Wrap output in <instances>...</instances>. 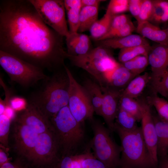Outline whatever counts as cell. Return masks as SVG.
Listing matches in <instances>:
<instances>
[{
	"instance_id": "83f0119b",
	"label": "cell",
	"mask_w": 168,
	"mask_h": 168,
	"mask_svg": "<svg viewBox=\"0 0 168 168\" xmlns=\"http://www.w3.org/2000/svg\"><path fill=\"white\" fill-rule=\"evenodd\" d=\"M115 123L123 129L132 131L138 128L136 118L119 106Z\"/></svg>"
},
{
	"instance_id": "7bdbcfd3",
	"label": "cell",
	"mask_w": 168,
	"mask_h": 168,
	"mask_svg": "<svg viewBox=\"0 0 168 168\" xmlns=\"http://www.w3.org/2000/svg\"><path fill=\"white\" fill-rule=\"evenodd\" d=\"M104 0H81L82 7L87 6H99L100 3Z\"/></svg>"
},
{
	"instance_id": "30bf717a",
	"label": "cell",
	"mask_w": 168,
	"mask_h": 168,
	"mask_svg": "<svg viewBox=\"0 0 168 168\" xmlns=\"http://www.w3.org/2000/svg\"><path fill=\"white\" fill-rule=\"evenodd\" d=\"M65 68L70 80L68 106L76 119L83 125L86 120L93 119L94 111L82 85L77 82L66 65Z\"/></svg>"
},
{
	"instance_id": "cb8c5ba5",
	"label": "cell",
	"mask_w": 168,
	"mask_h": 168,
	"mask_svg": "<svg viewBox=\"0 0 168 168\" xmlns=\"http://www.w3.org/2000/svg\"><path fill=\"white\" fill-rule=\"evenodd\" d=\"M153 7L149 21L158 26L160 24L168 21V1L153 0Z\"/></svg>"
},
{
	"instance_id": "d6986e66",
	"label": "cell",
	"mask_w": 168,
	"mask_h": 168,
	"mask_svg": "<svg viewBox=\"0 0 168 168\" xmlns=\"http://www.w3.org/2000/svg\"><path fill=\"white\" fill-rule=\"evenodd\" d=\"M137 32L140 35L161 44L168 45V34L166 29H162L149 21L138 24Z\"/></svg>"
},
{
	"instance_id": "ab89813d",
	"label": "cell",
	"mask_w": 168,
	"mask_h": 168,
	"mask_svg": "<svg viewBox=\"0 0 168 168\" xmlns=\"http://www.w3.org/2000/svg\"><path fill=\"white\" fill-rule=\"evenodd\" d=\"M128 11L136 20L139 13L142 0H128Z\"/></svg>"
},
{
	"instance_id": "f35d334b",
	"label": "cell",
	"mask_w": 168,
	"mask_h": 168,
	"mask_svg": "<svg viewBox=\"0 0 168 168\" xmlns=\"http://www.w3.org/2000/svg\"><path fill=\"white\" fill-rule=\"evenodd\" d=\"M0 168H32L25 161L18 157L14 161H9L5 163Z\"/></svg>"
},
{
	"instance_id": "bcb514c9",
	"label": "cell",
	"mask_w": 168,
	"mask_h": 168,
	"mask_svg": "<svg viewBox=\"0 0 168 168\" xmlns=\"http://www.w3.org/2000/svg\"><path fill=\"white\" fill-rule=\"evenodd\" d=\"M167 29V33H168V27H167V28L166 29Z\"/></svg>"
},
{
	"instance_id": "7a4b0ae2",
	"label": "cell",
	"mask_w": 168,
	"mask_h": 168,
	"mask_svg": "<svg viewBox=\"0 0 168 168\" xmlns=\"http://www.w3.org/2000/svg\"><path fill=\"white\" fill-rule=\"evenodd\" d=\"M69 86V78L64 66L42 80L40 86L30 95L27 103L50 121L61 109L68 105Z\"/></svg>"
},
{
	"instance_id": "ee69618b",
	"label": "cell",
	"mask_w": 168,
	"mask_h": 168,
	"mask_svg": "<svg viewBox=\"0 0 168 168\" xmlns=\"http://www.w3.org/2000/svg\"><path fill=\"white\" fill-rule=\"evenodd\" d=\"M64 1L66 10L81 3V0H64Z\"/></svg>"
},
{
	"instance_id": "3957f363",
	"label": "cell",
	"mask_w": 168,
	"mask_h": 168,
	"mask_svg": "<svg viewBox=\"0 0 168 168\" xmlns=\"http://www.w3.org/2000/svg\"><path fill=\"white\" fill-rule=\"evenodd\" d=\"M114 131L117 132L120 140V168L156 167L144 141L141 127L127 131L115 123Z\"/></svg>"
},
{
	"instance_id": "e0dca14e",
	"label": "cell",
	"mask_w": 168,
	"mask_h": 168,
	"mask_svg": "<svg viewBox=\"0 0 168 168\" xmlns=\"http://www.w3.org/2000/svg\"><path fill=\"white\" fill-rule=\"evenodd\" d=\"M136 76L121 63L106 76V86L121 90L125 88Z\"/></svg>"
},
{
	"instance_id": "e575fe53",
	"label": "cell",
	"mask_w": 168,
	"mask_h": 168,
	"mask_svg": "<svg viewBox=\"0 0 168 168\" xmlns=\"http://www.w3.org/2000/svg\"><path fill=\"white\" fill-rule=\"evenodd\" d=\"M153 7V0H142L139 13L136 19L138 24L149 21L152 15Z\"/></svg>"
},
{
	"instance_id": "f1b7e54d",
	"label": "cell",
	"mask_w": 168,
	"mask_h": 168,
	"mask_svg": "<svg viewBox=\"0 0 168 168\" xmlns=\"http://www.w3.org/2000/svg\"><path fill=\"white\" fill-rule=\"evenodd\" d=\"M121 63L136 77L145 70L149 64V62L147 56L140 55Z\"/></svg>"
},
{
	"instance_id": "836d02e7",
	"label": "cell",
	"mask_w": 168,
	"mask_h": 168,
	"mask_svg": "<svg viewBox=\"0 0 168 168\" xmlns=\"http://www.w3.org/2000/svg\"><path fill=\"white\" fill-rule=\"evenodd\" d=\"M128 0H111L107 11L113 16L128 11Z\"/></svg>"
},
{
	"instance_id": "5b68a950",
	"label": "cell",
	"mask_w": 168,
	"mask_h": 168,
	"mask_svg": "<svg viewBox=\"0 0 168 168\" xmlns=\"http://www.w3.org/2000/svg\"><path fill=\"white\" fill-rule=\"evenodd\" d=\"M67 58L73 65L89 73L101 87L106 86V76L119 64L109 49L99 46L84 54L72 56L68 54Z\"/></svg>"
},
{
	"instance_id": "8fae6325",
	"label": "cell",
	"mask_w": 168,
	"mask_h": 168,
	"mask_svg": "<svg viewBox=\"0 0 168 168\" xmlns=\"http://www.w3.org/2000/svg\"><path fill=\"white\" fill-rule=\"evenodd\" d=\"M39 135L25 124L14 119V147L19 158L27 161L35 146Z\"/></svg>"
},
{
	"instance_id": "f546056e",
	"label": "cell",
	"mask_w": 168,
	"mask_h": 168,
	"mask_svg": "<svg viewBox=\"0 0 168 168\" xmlns=\"http://www.w3.org/2000/svg\"><path fill=\"white\" fill-rule=\"evenodd\" d=\"M150 105L155 108L158 116L162 120L168 122V102L158 96L156 93L148 99L147 101Z\"/></svg>"
},
{
	"instance_id": "4316f807",
	"label": "cell",
	"mask_w": 168,
	"mask_h": 168,
	"mask_svg": "<svg viewBox=\"0 0 168 168\" xmlns=\"http://www.w3.org/2000/svg\"><path fill=\"white\" fill-rule=\"evenodd\" d=\"M119 106L133 116L137 122H140L142 116V108L140 101L134 98L120 95Z\"/></svg>"
},
{
	"instance_id": "8d00e7d4",
	"label": "cell",
	"mask_w": 168,
	"mask_h": 168,
	"mask_svg": "<svg viewBox=\"0 0 168 168\" xmlns=\"http://www.w3.org/2000/svg\"><path fill=\"white\" fill-rule=\"evenodd\" d=\"M130 20L129 16L126 14H120L114 16L113 17L109 30L107 33L116 30Z\"/></svg>"
},
{
	"instance_id": "d4e9b609",
	"label": "cell",
	"mask_w": 168,
	"mask_h": 168,
	"mask_svg": "<svg viewBox=\"0 0 168 168\" xmlns=\"http://www.w3.org/2000/svg\"><path fill=\"white\" fill-rule=\"evenodd\" d=\"M113 16L106 10L103 16L94 23L89 30L93 39L97 41L108 32Z\"/></svg>"
},
{
	"instance_id": "74e56055",
	"label": "cell",
	"mask_w": 168,
	"mask_h": 168,
	"mask_svg": "<svg viewBox=\"0 0 168 168\" xmlns=\"http://www.w3.org/2000/svg\"><path fill=\"white\" fill-rule=\"evenodd\" d=\"M86 153L82 163V168H108L101 161Z\"/></svg>"
},
{
	"instance_id": "603a6c76",
	"label": "cell",
	"mask_w": 168,
	"mask_h": 168,
	"mask_svg": "<svg viewBox=\"0 0 168 168\" xmlns=\"http://www.w3.org/2000/svg\"><path fill=\"white\" fill-rule=\"evenodd\" d=\"M99 6L82 7L79 17V26L78 32L82 33L89 30L98 20Z\"/></svg>"
},
{
	"instance_id": "60d3db41",
	"label": "cell",
	"mask_w": 168,
	"mask_h": 168,
	"mask_svg": "<svg viewBox=\"0 0 168 168\" xmlns=\"http://www.w3.org/2000/svg\"><path fill=\"white\" fill-rule=\"evenodd\" d=\"M53 168H74L72 156L61 157Z\"/></svg>"
},
{
	"instance_id": "4fadbf2b",
	"label": "cell",
	"mask_w": 168,
	"mask_h": 168,
	"mask_svg": "<svg viewBox=\"0 0 168 168\" xmlns=\"http://www.w3.org/2000/svg\"><path fill=\"white\" fill-rule=\"evenodd\" d=\"M103 97L101 114L111 131H114L115 121L119 107V102L122 91L107 86L101 87Z\"/></svg>"
},
{
	"instance_id": "d590c367",
	"label": "cell",
	"mask_w": 168,
	"mask_h": 168,
	"mask_svg": "<svg viewBox=\"0 0 168 168\" xmlns=\"http://www.w3.org/2000/svg\"><path fill=\"white\" fill-rule=\"evenodd\" d=\"M155 93L168 98V71L156 82L151 84Z\"/></svg>"
},
{
	"instance_id": "484cf974",
	"label": "cell",
	"mask_w": 168,
	"mask_h": 168,
	"mask_svg": "<svg viewBox=\"0 0 168 168\" xmlns=\"http://www.w3.org/2000/svg\"><path fill=\"white\" fill-rule=\"evenodd\" d=\"M151 47L148 44L120 49L118 59L121 63H123L139 55L148 56Z\"/></svg>"
},
{
	"instance_id": "f6af8a7d",
	"label": "cell",
	"mask_w": 168,
	"mask_h": 168,
	"mask_svg": "<svg viewBox=\"0 0 168 168\" xmlns=\"http://www.w3.org/2000/svg\"><path fill=\"white\" fill-rule=\"evenodd\" d=\"M159 168H168V156L161 158L159 162Z\"/></svg>"
},
{
	"instance_id": "7402d4cb",
	"label": "cell",
	"mask_w": 168,
	"mask_h": 168,
	"mask_svg": "<svg viewBox=\"0 0 168 168\" xmlns=\"http://www.w3.org/2000/svg\"><path fill=\"white\" fill-rule=\"evenodd\" d=\"M151 77L147 72L138 76L133 78L121 91V95L135 98L140 96Z\"/></svg>"
},
{
	"instance_id": "b9f144b4",
	"label": "cell",
	"mask_w": 168,
	"mask_h": 168,
	"mask_svg": "<svg viewBox=\"0 0 168 168\" xmlns=\"http://www.w3.org/2000/svg\"><path fill=\"white\" fill-rule=\"evenodd\" d=\"M6 151L5 149L0 147V167L5 163L10 161L11 159L8 157Z\"/></svg>"
},
{
	"instance_id": "44dd1931",
	"label": "cell",
	"mask_w": 168,
	"mask_h": 168,
	"mask_svg": "<svg viewBox=\"0 0 168 168\" xmlns=\"http://www.w3.org/2000/svg\"><path fill=\"white\" fill-rule=\"evenodd\" d=\"M96 114L100 116L103 94L100 86L89 78L86 79L82 85Z\"/></svg>"
},
{
	"instance_id": "9c48e42d",
	"label": "cell",
	"mask_w": 168,
	"mask_h": 168,
	"mask_svg": "<svg viewBox=\"0 0 168 168\" xmlns=\"http://www.w3.org/2000/svg\"><path fill=\"white\" fill-rule=\"evenodd\" d=\"M29 0L46 24L63 37L69 34L64 0Z\"/></svg>"
},
{
	"instance_id": "8992f818",
	"label": "cell",
	"mask_w": 168,
	"mask_h": 168,
	"mask_svg": "<svg viewBox=\"0 0 168 168\" xmlns=\"http://www.w3.org/2000/svg\"><path fill=\"white\" fill-rule=\"evenodd\" d=\"M0 65L12 81L26 88L36 86L48 76L42 68L0 50Z\"/></svg>"
},
{
	"instance_id": "277c9868",
	"label": "cell",
	"mask_w": 168,
	"mask_h": 168,
	"mask_svg": "<svg viewBox=\"0 0 168 168\" xmlns=\"http://www.w3.org/2000/svg\"><path fill=\"white\" fill-rule=\"evenodd\" d=\"M50 121L57 138L61 157L76 155L84 137L83 125L76 119L68 105L61 109Z\"/></svg>"
},
{
	"instance_id": "9a60e30c",
	"label": "cell",
	"mask_w": 168,
	"mask_h": 168,
	"mask_svg": "<svg viewBox=\"0 0 168 168\" xmlns=\"http://www.w3.org/2000/svg\"><path fill=\"white\" fill-rule=\"evenodd\" d=\"M148 58L151 68L152 84L168 71V45L157 44L152 47Z\"/></svg>"
},
{
	"instance_id": "52a82bcc",
	"label": "cell",
	"mask_w": 168,
	"mask_h": 168,
	"mask_svg": "<svg viewBox=\"0 0 168 168\" xmlns=\"http://www.w3.org/2000/svg\"><path fill=\"white\" fill-rule=\"evenodd\" d=\"M93 133L90 143L94 157L108 168L120 167L121 148L114 141L107 129L100 121L90 120Z\"/></svg>"
},
{
	"instance_id": "2e32d148",
	"label": "cell",
	"mask_w": 168,
	"mask_h": 168,
	"mask_svg": "<svg viewBox=\"0 0 168 168\" xmlns=\"http://www.w3.org/2000/svg\"><path fill=\"white\" fill-rule=\"evenodd\" d=\"M67 54L70 55L84 54L90 50L91 41L86 35L78 32L70 33L65 37Z\"/></svg>"
},
{
	"instance_id": "6da1fadb",
	"label": "cell",
	"mask_w": 168,
	"mask_h": 168,
	"mask_svg": "<svg viewBox=\"0 0 168 168\" xmlns=\"http://www.w3.org/2000/svg\"><path fill=\"white\" fill-rule=\"evenodd\" d=\"M63 37L42 20L29 0L0 1V50L43 70L64 68Z\"/></svg>"
},
{
	"instance_id": "4dcf8cb0",
	"label": "cell",
	"mask_w": 168,
	"mask_h": 168,
	"mask_svg": "<svg viewBox=\"0 0 168 168\" xmlns=\"http://www.w3.org/2000/svg\"><path fill=\"white\" fill-rule=\"evenodd\" d=\"M11 118L5 114H0V146L7 151L9 150V136L11 124Z\"/></svg>"
},
{
	"instance_id": "d6a6232c",
	"label": "cell",
	"mask_w": 168,
	"mask_h": 168,
	"mask_svg": "<svg viewBox=\"0 0 168 168\" xmlns=\"http://www.w3.org/2000/svg\"><path fill=\"white\" fill-rule=\"evenodd\" d=\"M133 23L130 20L124 25L118 29L111 32L107 33L97 41L124 37L132 34L135 30Z\"/></svg>"
},
{
	"instance_id": "ba28073f",
	"label": "cell",
	"mask_w": 168,
	"mask_h": 168,
	"mask_svg": "<svg viewBox=\"0 0 168 168\" xmlns=\"http://www.w3.org/2000/svg\"><path fill=\"white\" fill-rule=\"evenodd\" d=\"M54 129L39 135L26 162L32 168H53L60 158Z\"/></svg>"
},
{
	"instance_id": "7c38bea8",
	"label": "cell",
	"mask_w": 168,
	"mask_h": 168,
	"mask_svg": "<svg viewBox=\"0 0 168 168\" xmlns=\"http://www.w3.org/2000/svg\"><path fill=\"white\" fill-rule=\"evenodd\" d=\"M140 101L142 112L141 121L142 135L151 158L156 167L158 163L157 137L150 105L147 102Z\"/></svg>"
},
{
	"instance_id": "ac0fdd59",
	"label": "cell",
	"mask_w": 168,
	"mask_h": 168,
	"mask_svg": "<svg viewBox=\"0 0 168 168\" xmlns=\"http://www.w3.org/2000/svg\"><path fill=\"white\" fill-rule=\"evenodd\" d=\"M99 41V45L107 48L121 49L141 45L149 44L140 35L131 34L126 36L109 39Z\"/></svg>"
},
{
	"instance_id": "ffe728a7",
	"label": "cell",
	"mask_w": 168,
	"mask_h": 168,
	"mask_svg": "<svg viewBox=\"0 0 168 168\" xmlns=\"http://www.w3.org/2000/svg\"><path fill=\"white\" fill-rule=\"evenodd\" d=\"M152 114L157 135V155L161 158L168 154V122L158 115Z\"/></svg>"
},
{
	"instance_id": "5bb4252c",
	"label": "cell",
	"mask_w": 168,
	"mask_h": 168,
	"mask_svg": "<svg viewBox=\"0 0 168 168\" xmlns=\"http://www.w3.org/2000/svg\"><path fill=\"white\" fill-rule=\"evenodd\" d=\"M15 119L25 124L39 134L54 129L50 121L35 107L28 103Z\"/></svg>"
},
{
	"instance_id": "1f68e13d",
	"label": "cell",
	"mask_w": 168,
	"mask_h": 168,
	"mask_svg": "<svg viewBox=\"0 0 168 168\" xmlns=\"http://www.w3.org/2000/svg\"><path fill=\"white\" fill-rule=\"evenodd\" d=\"M81 3L66 10L70 33L78 32L79 26L80 14Z\"/></svg>"
}]
</instances>
